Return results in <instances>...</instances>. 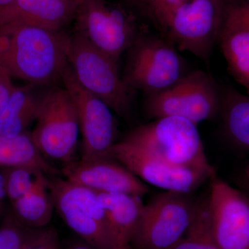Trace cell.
I'll return each instance as SVG.
<instances>
[{"mask_svg": "<svg viewBox=\"0 0 249 249\" xmlns=\"http://www.w3.org/2000/svg\"><path fill=\"white\" fill-rule=\"evenodd\" d=\"M218 42L229 71L249 94V29L225 19Z\"/></svg>", "mask_w": 249, "mask_h": 249, "instance_id": "ac0fdd59", "label": "cell"}, {"mask_svg": "<svg viewBox=\"0 0 249 249\" xmlns=\"http://www.w3.org/2000/svg\"><path fill=\"white\" fill-rule=\"evenodd\" d=\"M222 91L209 73L188 72L168 89L147 95L145 112L152 120L182 118L196 124L212 120L220 112Z\"/></svg>", "mask_w": 249, "mask_h": 249, "instance_id": "5b68a950", "label": "cell"}, {"mask_svg": "<svg viewBox=\"0 0 249 249\" xmlns=\"http://www.w3.org/2000/svg\"><path fill=\"white\" fill-rule=\"evenodd\" d=\"M219 114L229 140L249 152V94H242L232 88L222 91Z\"/></svg>", "mask_w": 249, "mask_h": 249, "instance_id": "d6986e66", "label": "cell"}, {"mask_svg": "<svg viewBox=\"0 0 249 249\" xmlns=\"http://www.w3.org/2000/svg\"><path fill=\"white\" fill-rule=\"evenodd\" d=\"M62 173L67 181L99 193L142 198L149 191L146 183L110 157L70 162Z\"/></svg>", "mask_w": 249, "mask_h": 249, "instance_id": "5bb4252c", "label": "cell"}, {"mask_svg": "<svg viewBox=\"0 0 249 249\" xmlns=\"http://www.w3.org/2000/svg\"><path fill=\"white\" fill-rule=\"evenodd\" d=\"M109 157L144 183L165 191L190 194L214 175L170 164L124 140L116 142Z\"/></svg>", "mask_w": 249, "mask_h": 249, "instance_id": "7c38bea8", "label": "cell"}, {"mask_svg": "<svg viewBox=\"0 0 249 249\" xmlns=\"http://www.w3.org/2000/svg\"><path fill=\"white\" fill-rule=\"evenodd\" d=\"M196 207L188 194L165 191L156 196L142 206L131 247L171 249L186 232Z\"/></svg>", "mask_w": 249, "mask_h": 249, "instance_id": "52a82bcc", "label": "cell"}, {"mask_svg": "<svg viewBox=\"0 0 249 249\" xmlns=\"http://www.w3.org/2000/svg\"><path fill=\"white\" fill-rule=\"evenodd\" d=\"M18 220L33 229L47 227L53 215L54 205L46 175L35 188L12 203Z\"/></svg>", "mask_w": 249, "mask_h": 249, "instance_id": "44dd1931", "label": "cell"}, {"mask_svg": "<svg viewBox=\"0 0 249 249\" xmlns=\"http://www.w3.org/2000/svg\"><path fill=\"white\" fill-rule=\"evenodd\" d=\"M24 249H62L58 233L53 228L40 229L30 244Z\"/></svg>", "mask_w": 249, "mask_h": 249, "instance_id": "484cf974", "label": "cell"}, {"mask_svg": "<svg viewBox=\"0 0 249 249\" xmlns=\"http://www.w3.org/2000/svg\"><path fill=\"white\" fill-rule=\"evenodd\" d=\"M209 196L213 233L219 249H249V200L217 175Z\"/></svg>", "mask_w": 249, "mask_h": 249, "instance_id": "4fadbf2b", "label": "cell"}, {"mask_svg": "<svg viewBox=\"0 0 249 249\" xmlns=\"http://www.w3.org/2000/svg\"><path fill=\"white\" fill-rule=\"evenodd\" d=\"M227 9L224 0H188L172 9L157 27L178 51L209 64Z\"/></svg>", "mask_w": 249, "mask_h": 249, "instance_id": "3957f363", "label": "cell"}, {"mask_svg": "<svg viewBox=\"0 0 249 249\" xmlns=\"http://www.w3.org/2000/svg\"><path fill=\"white\" fill-rule=\"evenodd\" d=\"M14 88L11 77L0 70V112L9 101Z\"/></svg>", "mask_w": 249, "mask_h": 249, "instance_id": "83f0119b", "label": "cell"}, {"mask_svg": "<svg viewBox=\"0 0 249 249\" xmlns=\"http://www.w3.org/2000/svg\"><path fill=\"white\" fill-rule=\"evenodd\" d=\"M70 36L62 31L0 28V70L11 78L45 86L61 80L68 66Z\"/></svg>", "mask_w": 249, "mask_h": 249, "instance_id": "6da1fadb", "label": "cell"}, {"mask_svg": "<svg viewBox=\"0 0 249 249\" xmlns=\"http://www.w3.org/2000/svg\"><path fill=\"white\" fill-rule=\"evenodd\" d=\"M36 86L15 87L0 112V135L12 137L25 133L27 127L36 121L44 95L36 91Z\"/></svg>", "mask_w": 249, "mask_h": 249, "instance_id": "e0dca14e", "label": "cell"}, {"mask_svg": "<svg viewBox=\"0 0 249 249\" xmlns=\"http://www.w3.org/2000/svg\"><path fill=\"white\" fill-rule=\"evenodd\" d=\"M65 249H96L93 247L92 246L89 245V244L86 243L85 242H77V243L72 244L69 246Z\"/></svg>", "mask_w": 249, "mask_h": 249, "instance_id": "f546056e", "label": "cell"}, {"mask_svg": "<svg viewBox=\"0 0 249 249\" xmlns=\"http://www.w3.org/2000/svg\"><path fill=\"white\" fill-rule=\"evenodd\" d=\"M188 0H137L134 7L142 11L158 25L168 13Z\"/></svg>", "mask_w": 249, "mask_h": 249, "instance_id": "d4e9b609", "label": "cell"}, {"mask_svg": "<svg viewBox=\"0 0 249 249\" xmlns=\"http://www.w3.org/2000/svg\"><path fill=\"white\" fill-rule=\"evenodd\" d=\"M129 4L132 5V6H135L136 3H137V0H126Z\"/></svg>", "mask_w": 249, "mask_h": 249, "instance_id": "d6a6232c", "label": "cell"}, {"mask_svg": "<svg viewBox=\"0 0 249 249\" xmlns=\"http://www.w3.org/2000/svg\"><path fill=\"white\" fill-rule=\"evenodd\" d=\"M69 65L78 83L125 120L132 118V90L119 74L118 62L80 34L70 36Z\"/></svg>", "mask_w": 249, "mask_h": 249, "instance_id": "277c9868", "label": "cell"}, {"mask_svg": "<svg viewBox=\"0 0 249 249\" xmlns=\"http://www.w3.org/2000/svg\"><path fill=\"white\" fill-rule=\"evenodd\" d=\"M0 165L34 168L46 175L58 173V170L46 160L31 134L26 133L12 137L0 135Z\"/></svg>", "mask_w": 249, "mask_h": 249, "instance_id": "ffe728a7", "label": "cell"}, {"mask_svg": "<svg viewBox=\"0 0 249 249\" xmlns=\"http://www.w3.org/2000/svg\"><path fill=\"white\" fill-rule=\"evenodd\" d=\"M170 249H219L213 233L209 197L196 202L189 227Z\"/></svg>", "mask_w": 249, "mask_h": 249, "instance_id": "7402d4cb", "label": "cell"}, {"mask_svg": "<svg viewBox=\"0 0 249 249\" xmlns=\"http://www.w3.org/2000/svg\"><path fill=\"white\" fill-rule=\"evenodd\" d=\"M61 80L64 88L73 98L78 111L80 131L83 137L81 160L109 157L118 134L113 111L102 100L80 85L70 65L62 73Z\"/></svg>", "mask_w": 249, "mask_h": 249, "instance_id": "8fae6325", "label": "cell"}, {"mask_svg": "<svg viewBox=\"0 0 249 249\" xmlns=\"http://www.w3.org/2000/svg\"><path fill=\"white\" fill-rule=\"evenodd\" d=\"M46 174L29 168H11L6 174V193L11 202L30 193Z\"/></svg>", "mask_w": 249, "mask_h": 249, "instance_id": "603a6c76", "label": "cell"}, {"mask_svg": "<svg viewBox=\"0 0 249 249\" xmlns=\"http://www.w3.org/2000/svg\"><path fill=\"white\" fill-rule=\"evenodd\" d=\"M54 205L65 224L96 249H116L97 193L63 179L49 181Z\"/></svg>", "mask_w": 249, "mask_h": 249, "instance_id": "ba28073f", "label": "cell"}, {"mask_svg": "<svg viewBox=\"0 0 249 249\" xmlns=\"http://www.w3.org/2000/svg\"><path fill=\"white\" fill-rule=\"evenodd\" d=\"M76 9L69 0H13L0 9V28L27 26L61 31L74 19Z\"/></svg>", "mask_w": 249, "mask_h": 249, "instance_id": "9a60e30c", "label": "cell"}, {"mask_svg": "<svg viewBox=\"0 0 249 249\" xmlns=\"http://www.w3.org/2000/svg\"><path fill=\"white\" fill-rule=\"evenodd\" d=\"M226 20L249 29V1L227 6Z\"/></svg>", "mask_w": 249, "mask_h": 249, "instance_id": "4316f807", "label": "cell"}, {"mask_svg": "<svg viewBox=\"0 0 249 249\" xmlns=\"http://www.w3.org/2000/svg\"><path fill=\"white\" fill-rule=\"evenodd\" d=\"M74 18L77 34L116 62L140 35L134 18L106 0H83Z\"/></svg>", "mask_w": 249, "mask_h": 249, "instance_id": "30bf717a", "label": "cell"}, {"mask_svg": "<svg viewBox=\"0 0 249 249\" xmlns=\"http://www.w3.org/2000/svg\"><path fill=\"white\" fill-rule=\"evenodd\" d=\"M13 0H0V9L10 4Z\"/></svg>", "mask_w": 249, "mask_h": 249, "instance_id": "4dcf8cb0", "label": "cell"}, {"mask_svg": "<svg viewBox=\"0 0 249 249\" xmlns=\"http://www.w3.org/2000/svg\"><path fill=\"white\" fill-rule=\"evenodd\" d=\"M98 201L107 216L116 249H131L132 237L142 213V197L96 192Z\"/></svg>", "mask_w": 249, "mask_h": 249, "instance_id": "2e32d148", "label": "cell"}, {"mask_svg": "<svg viewBox=\"0 0 249 249\" xmlns=\"http://www.w3.org/2000/svg\"><path fill=\"white\" fill-rule=\"evenodd\" d=\"M40 229L24 225L17 218H10L0 227V249H24Z\"/></svg>", "mask_w": 249, "mask_h": 249, "instance_id": "cb8c5ba5", "label": "cell"}, {"mask_svg": "<svg viewBox=\"0 0 249 249\" xmlns=\"http://www.w3.org/2000/svg\"><path fill=\"white\" fill-rule=\"evenodd\" d=\"M246 174H247V178L249 179V166L247 167V171H246Z\"/></svg>", "mask_w": 249, "mask_h": 249, "instance_id": "836d02e7", "label": "cell"}, {"mask_svg": "<svg viewBox=\"0 0 249 249\" xmlns=\"http://www.w3.org/2000/svg\"><path fill=\"white\" fill-rule=\"evenodd\" d=\"M186 69L178 49L165 37L140 34L128 50L123 78L132 91L150 95L178 83Z\"/></svg>", "mask_w": 249, "mask_h": 249, "instance_id": "8992f818", "label": "cell"}, {"mask_svg": "<svg viewBox=\"0 0 249 249\" xmlns=\"http://www.w3.org/2000/svg\"><path fill=\"white\" fill-rule=\"evenodd\" d=\"M6 196H7V193H6V175L0 173V214L2 212Z\"/></svg>", "mask_w": 249, "mask_h": 249, "instance_id": "f1b7e54d", "label": "cell"}, {"mask_svg": "<svg viewBox=\"0 0 249 249\" xmlns=\"http://www.w3.org/2000/svg\"><path fill=\"white\" fill-rule=\"evenodd\" d=\"M69 1H71V2L76 5L77 7H78V5H80V3H81L83 0H69Z\"/></svg>", "mask_w": 249, "mask_h": 249, "instance_id": "1f68e13d", "label": "cell"}, {"mask_svg": "<svg viewBox=\"0 0 249 249\" xmlns=\"http://www.w3.org/2000/svg\"><path fill=\"white\" fill-rule=\"evenodd\" d=\"M122 140L170 164L216 174L208 160L197 125L182 118L155 119L132 129Z\"/></svg>", "mask_w": 249, "mask_h": 249, "instance_id": "7a4b0ae2", "label": "cell"}, {"mask_svg": "<svg viewBox=\"0 0 249 249\" xmlns=\"http://www.w3.org/2000/svg\"><path fill=\"white\" fill-rule=\"evenodd\" d=\"M36 122L31 138L44 157L64 162L71 160L80 126L76 104L65 88L44 93Z\"/></svg>", "mask_w": 249, "mask_h": 249, "instance_id": "9c48e42d", "label": "cell"}]
</instances>
